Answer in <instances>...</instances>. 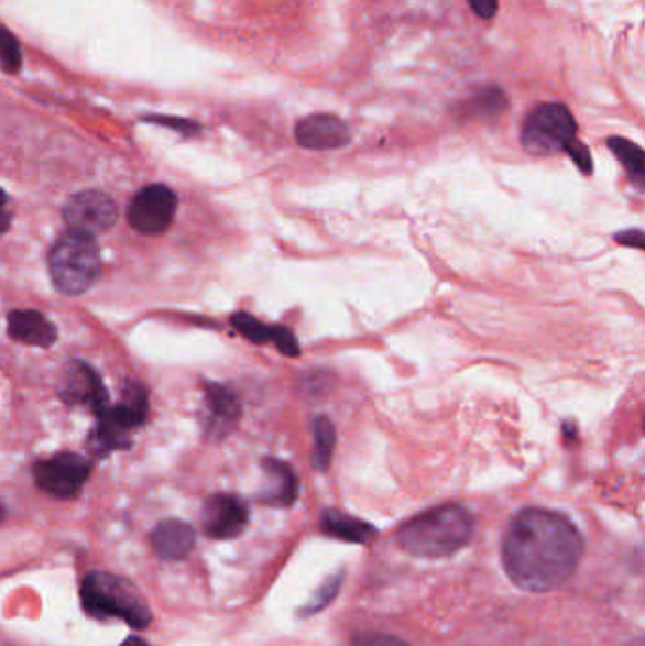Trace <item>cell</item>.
<instances>
[{
    "label": "cell",
    "mask_w": 645,
    "mask_h": 646,
    "mask_svg": "<svg viewBox=\"0 0 645 646\" xmlns=\"http://www.w3.org/2000/svg\"><path fill=\"white\" fill-rule=\"evenodd\" d=\"M583 539L565 514L525 508L511 521L502 543V563L513 584L526 592H551L576 573Z\"/></svg>",
    "instance_id": "cell-1"
},
{
    "label": "cell",
    "mask_w": 645,
    "mask_h": 646,
    "mask_svg": "<svg viewBox=\"0 0 645 646\" xmlns=\"http://www.w3.org/2000/svg\"><path fill=\"white\" fill-rule=\"evenodd\" d=\"M475 521L462 505L447 503L405 522L397 529V545L418 558H445L470 543Z\"/></svg>",
    "instance_id": "cell-2"
},
{
    "label": "cell",
    "mask_w": 645,
    "mask_h": 646,
    "mask_svg": "<svg viewBox=\"0 0 645 646\" xmlns=\"http://www.w3.org/2000/svg\"><path fill=\"white\" fill-rule=\"evenodd\" d=\"M81 605L94 618H118L133 629L152 622L146 601L131 582L112 573L95 571L81 580Z\"/></svg>",
    "instance_id": "cell-3"
},
{
    "label": "cell",
    "mask_w": 645,
    "mask_h": 646,
    "mask_svg": "<svg viewBox=\"0 0 645 646\" xmlns=\"http://www.w3.org/2000/svg\"><path fill=\"white\" fill-rule=\"evenodd\" d=\"M50 274L61 294L81 295L101 273V252L94 237L68 229L50 250Z\"/></svg>",
    "instance_id": "cell-4"
},
{
    "label": "cell",
    "mask_w": 645,
    "mask_h": 646,
    "mask_svg": "<svg viewBox=\"0 0 645 646\" xmlns=\"http://www.w3.org/2000/svg\"><path fill=\"white\" fill-rule=\"evenodd\" d=\"M576 133L578 123L570 110L558 102H545L526 116L521 142L528 154L553 155L565 152Z\"/></svg>",
    "instance_id": "cell-5"
},
{
    "label": "cell",
    "mask_w": 645,
    "mask_h": 646,
    "mask_svg": "<svg viewBox=\"0 0 645 646\" xmlns=\"http://www.w3.org/2000/svg\"><path fill=\"white\" fill-rule=\"evenodd\" d=\"M149 413L146 394L139 384H131L123 392V401L118 407H107L99 416L95 429V447L102 452H112L116 448L128 447L129 434L133 427L141 426Z\"/></svg>",
    "instance_id": "cell-6"
},
{
    "label": "cell",
    "mask_w": 645,
    "mask_h": 646,
    "mask_svg": "<svg viewBox=\"0 0 645 646\" xmlns=\"http://www.w3.org/2000/svg\"><path fill=\"white\" fill-rule=\"evenodd\" d=\"M91 466L78 453H57L34 466V480L42 492L57 500H73L88 480Z\"/></svg>",
    "instance_id": "cell-7"
},
{
    "label": "cell",
    "mask_w": 645,
    "mask_h": 646,
    "mask_svg": "<svg viewBox=\"0 0 645 646\" xmlns=\"http://www.w3.org/2000/svg\"><path fill=\"white\" fill-rule=\"evenodd\" d=\"M63 218L70 231L95 237L114 227L118 207L114 200L101 191H84L68 199Z\"/></svg>",
    "instance_id": "cell-8"
},
{
    "label": "cell",
    "mask_w": 645,
    "mask_h": 646,
    "mask_svg": "<svg viewBox=\"0 0 645 646\" xmlns=\"http://www.w3.org/2000/svg\"><path fill=\"white\" fill-rule=\"evenodd\" d=\"M176 195L167 186L155 184L135 195L129 207V223L142 234H162L173 223Z\"/></svg>",
    "instance_id": "cell-9"
},
{
    "label": "cell",
    "mask_w": 645,
    "mask_h": 646,
    "mask_svg": "<svg viewBox=\"0 0 645 646\" xmlns=\"http://www.w3.org/2000/svg\"><path fill=\"white\" fill-rule=\"evenodd\" d=\"M249 526V506L236 495L218 493L203 506V529L210 539H236Z\"/></svg>",
    "instance_id": "cell-10"
},
{
    "label": "cell",
    "mask_w": 645,
    "mask_h": 646,
    "mask_svg": "<svg viewBox=\"0 0 645 646\" xmlns=\"http://www.w3.org/2000/svg\"><path fill=\"white\" fill-rule=\"evenodd\" d=\"M61 397L68 405H86L95 414H101L108 407L107 390L99 374L80 361L67 366L61 382Z\"/></svg>",
    "instance_id": "cell-11"
},
{
    "label": "cell",
    "mask_w": 645,
    "mask_h": 646,
    "mask_svg": "<svg viewBox=\"0 0 645 646\" xmlns=\"http://www.w3.org/2000/svg\"><path fill=\"white\" fill-rule=\"evenodd\" d=\"M352 134L347 123L331 113H315L296 125V141L307 150H337L349 144Z\"/></svg>",
    "instance_id": "cell-12"
},
{
    "label": "cell",
    "mask_w": 645,
    "mask_h": 646,
    "mask_svg": "<svg viewBox=\"0 0 645 646\" xmlns=\"http://www.w3.org/2000/svg\"><path fill=\"white\" fill-rule=\"evenodd\" d=\"M205 399L209 408V431L215 439H222L241 418V403L229 387L212 382L205 386Z\"/></svg>",
    "instance_id": "cell-13"
},
{
    "label": "cell",
    "mask_w": 645,
    "mask_h": 646,
    "mask_svg": "<svg viewBox=\"0 0 645 646\" xmlns=\"http://www.w3.org/2000/svg\"><path fill=\"white\" fill-rule=\"evenodd\" d=\"M152 547L163 560H184L196 547V532L186 522L163 521L152 534Z\"/></svg>",
    "instance_id": "cell-14"
},
{
    "label": "cell",
    "mask_w": 645,
    "mask_h": 646,
    "mask_svg": "<svg viewBox=\"0 0 645 646\" xmlns=\"http://www.w3.org/2000/svg\"><path fill=\"white\" fill-rule=\"evenodd\" d=\"M263 471H265L267 484L263 488L260 500L271 506L294 505L297 493H299V480H297L294 469L284 461L265 458Z\"/></svg>",
    "instance_id": "cell-15"
},
{
    "label": "cell",
    "mask_w": 645,
    "mask_h": 646,
    "mask_svg": "<svg viewBox=\"0 0 645 646\" xmlns=\"http://www.w3.org/2000/svg\"><path fill=\"white\" fill-rule=\"evenodd\" d=\"M8 333L29 347L47 348L57 340V329L36 310H15L8 316Z\"/></svg>",
    "instance_id": "cell-16"
},
{
    "label": "cell",
    "mask_w": 645,
    "mask_h": 646,
    "mask_svg": "<svg viewBox=\"0 0 645 646\" xmlns=\"http://www.w3.org/2000/svg\"><path fill=\"white\" fill-rule=\"evenodd\" d=\"M320 527L326 535L334 539L345 540V543H358L365 545L375 537V527L370 526L368 522L358 521L354 516L339 513V511H326L322 514Z\"/></svg>",
    "instance_id": "cell-17"
},
{
    "label": "cell",
    "mask_w": 645,
    "mask_h": 646,
    "mask_svg": "<svg viewBox=\"0 0 645 646\" xmlns=\"http://www.w3.org/2000/svg\"><path fill=\"white\" fill-rule=\"evenodd\" d=\"M313 452H310V463L316 471H328L336 450L337 435L336 427L331 424L330 418L318 416L313 421Z\"/></svg>",
    "instance_id": "cell-18"
},
{
    "label": "cell",
    "mask_w": 645,
    "mask_h": 646,
    "mask_svg": "<svg viewBox=\"0 0 645 646\" xmlns=\"http://www.w3.org/2000/svg\"><path fill=\"white\" fill-rule=\"evenodd\" d=\"M608 146H610L613 154L617 155V160L623 163V167L626 168V173L631 176V180L634 182V186L638 187V189H644V150H642L638 144H634L632 141H626V139H621V136H612V139L608 141Z\"/></svg>",
    "instance_id": "cell-19"
},
{
    "label": "cell",
    "mask_w": 645,
    "mask_h": 646,
    "mask_svg": "<svg viewBox=\"0 0 645 646\" xmlns=\"http://www.w3.org/2000/svg\"><path fill=\"white\" fill-rule=\"evenodd\" d=\"M231 326L236 327L244 339H249L254 344H267L273 339V327L265 326L258 318L247 313L233 314Z\"/></svg>",
    "instance_id": "cell-20"
},
{
    "label": "cell",
    "mask_w": 645,
    "mask_h": 646,
    "mask_svg": "<svg viewBox=\"0 0 645 646\" xmlns=\"http://www.w3.org/2000/svg\"><path fill=\"white\" fill-rule=\"evenodd\" d=\"M0 65L7 68L8 73H18L21 68L20 42L4 28H0Z\"/></svg>",
    "instance_id": "cell-21"
},
{
    "label": "cell",
    "mask_w": 645,
    "mask_h": 646,
    "mask_svg": "<svg viewBox=\"0 0 645 646\" xmlns=\"http://www.w3.org/2000/svg\"><path fill=\"white\" fill-rule=\"evenodd\" d=\"M271 342L278 348V352H283L288 358H297L299 352H302L296 335L292 333L288 327H273V339H271Z\"/></svg>",
    "instance_id": "cell-22"
},
{
    "label": "cell",
    "mask_w": 645,
    "mask_h": 646,
    "mask_svg": "<svg viewBox=\"0 0 645 646\" xmlns=\"http://www.w3.org/2000/svg\"><path fill=\"white\" fill-rule=\"evenodd\" d=\"M352 646H409L405 640L397 639L394 635L386 633L365 632L360 633L352 640Z\"/></svg>",
    "instance_id": "cell-23"
},
{
    "label": "cell",
    "mask_w": 645,
    "mask_h": 646,
    "mask_svg": "<svg viewBox=\"0 0 645 646\" xmlns=\"http://www.w3.org/2000/svg\"><path fill=\"white\" fill-rule=\"evenodd\" d=\"M565 152L570 155L571 160L576 161V165L581 168V173H592L591 152H589V147H587L586 144H581L578 139H573V141L566 146Z\"/></svg>",
    "instance_id": "cell-24"
},
{
    "label": "cell",
    "mask_w": 645,
    "mask_h": 646,
    "mask_svg": "<svg viewBox=\"0 0 645 646\" xmlns=\"http://www.w3.org/2000/svg\"><path fill=\"white\" fill-rule=\"evenodd\" d=\"M339 582H341V577H336V579H331L330 582H326V584L320 588V592H318L315 600L310 601L307 613H316V611H320L322 606L330 605V601L336 598Z\"/></svg>",
    "instance_id": "cell-25"
},
{
    "label": "cell",
    "mask_w": 645,
    "mask_h": 646,
    "mask_svg": "<svg viewBox=\"0 0 645 646\" xmlns=\"http://www.w3.org/2000/svg\"><path fill=\"white\" fill-rule=\"evenodd\" d=\"M615 240L623 247L636 248V250H644L645 237L642 229H632V231H623V233L615 234Z\"/></svg>",
    "instance_id": "cell-26"
},
{
    "label": "cell",
    "mask_w": 645,
    "mask_h": 646,
    "mask_svg": "<svg viewBox=\"0 0 645 646\" xmlns=\"http://www.w3.org/2000/svg\"><path fill=\"white\" fill-rule=\"evenodd\" d=\"M473 12L483 18V20H491L496 15L498 0H468Z\"/></svg>",
    "instance_id": "cell-27"
},
{
    "label": "cell",
    "mask_w": 645,
    "mask_h": 646,
    "mask_svg": "<svg viewBox=\"0 0 645 646\" xmlns=\"http://www.w3.org/2000/svg\"><path fill=\"white\" fill-rule=\"evenodd\" d=\"M152 121H157V123H163V125H171L175 127V129H181L182 133H194L197 131L196 123H189L186 120H175V118H152Z\"/></svg>",
    "instance_id": "cell-28"
},
{
    "label": "cell",
    "mask_w": 645,
    "mask_h": 646,
    "mask_svg": "<svg viewBox=\"0 0 645 646\" xmlns=\"http://www.w3.org/2000/svg\"><path fill=\"white\" fill-rule=\"evenodd\" d=\"M7 195L0 189V234H4L10 226V212H8Z\"/></svg>",
    "instance_id": "cell-29"
},
{
    "label": "cell",
    "mask_w": 645,
    "mask_h": 646,
    "mask_svg": "<svg viewBox=\"0 0 645 646\" xmlns=\"http://www.w3.org/2000/svg\"><path fill=\"white\" fill-rule=\"evenodd\" d=\"M120 646H152L146 640L139 637V635H131L128 639L123 640Z\"/></svg>",
    "instance_id": "cell-30"
},
{
    "label": "cell",
    "mask_w": 645,
    "mask_h": 646,
    "mask_svg": "<svg viewBox=\"0 0 645 646\" xmlns=\"http://www.w3.org/2000/svg\"><path fill=\"white\" fill-rule=\"evenodd\" d=\"M4 518H7V506L0 503V524H2V521H4Z\"/></svg>",
    "instance_id": "cell-31"
}]
</instances>
